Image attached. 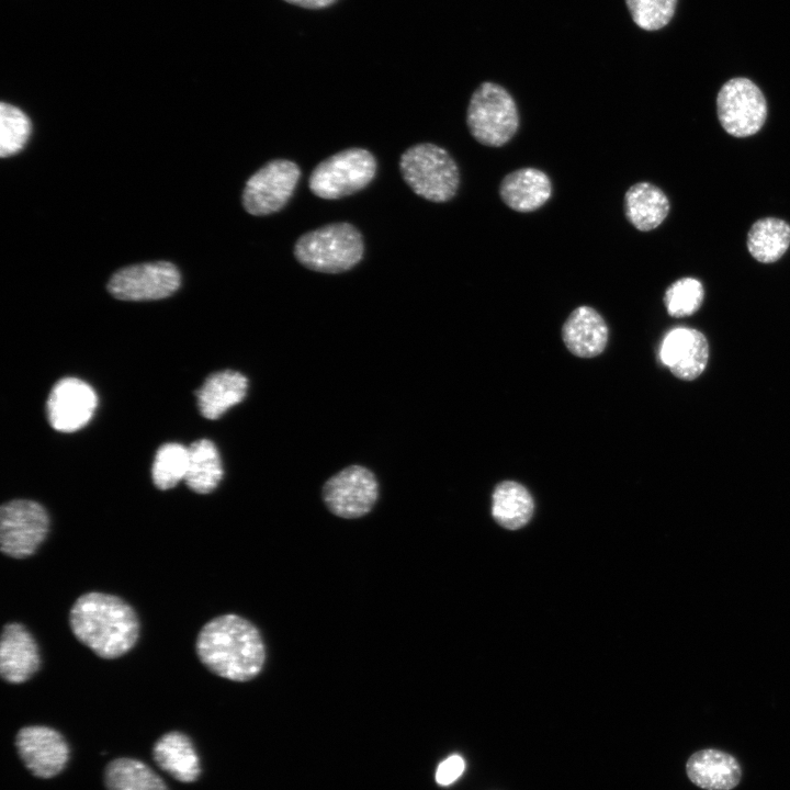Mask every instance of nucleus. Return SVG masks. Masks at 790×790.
Segmentation results:
<instances>
[{
  "instance_id": "obj_1",
  "label": "nucleus",
  "mask_w": 790,
  "mask_h": 790,
  "mask_svg": "<svg viewBox=\"0 0 790 790\" xmlns=\"http://www.w3.org/2000/svg\"><path fill=\"white\" fill-rule=\"evenodd\" d=\"M195 650L201 663L213 674L233 681L256 678L266 663V645L249 620L226 613L204 624Z\"/></svg>"
},
{
  "instance_id": "obj_2",
  "label": "nucleus",
  "mask_w": 790,
  "mask_h": 790,
  "mask_svg": "<svg viewBox=\"0 0 790 790\" xmlns=\"http://www.w3.org/2000/svg\"><path fill=\"white\" fill-rule=\"evenodd\" d=\"M74 635L102 658H117L137 642L139 622L134 609L117 596L91 591L72 605Z\"/></svg>"
},
{
  "instance_id": "obj_3",
  "label": "nucleus",
  "mask_w": 790,
  "mask_h": 790,
  "mask_svg": "<svg viewBox=\"0 0 790 790\" xmlns=\"http://www.w3.org/2000/svg\"><path fill=\"white\" fill-rule=\"evenodd\" d=\"M364 241L350 223H331L303 234L294 245V256L305 268L323 273H340L363 258Z\"/></svg>"
},
{
  "instance_id": "obj_4",
  "label": "nucleus",
  "mask_w": 790,
  "mask_h": 790,
  "mask_svg": "<svg viewBox=\"0 0 790 790\" xmlns=\"http://www.w3.org/2000/svg\"><path fill=\"white\" fill-rule=\"evenodd\" d=\"M399 170L407 185L431 202H448L459 188L460 173L451 155L443 148L420 143L400 156Z\"/></svg>"
},
{
  "instance_id": "obj_5",
  "label": "nucleus",
  "mask_w": 790,
  "mask_h": 790,
  "mask_svg": "<svg viewBox=\"0 0 790 790\" xmlns=\"http://www.w3.org/2000/svg\"><path fill=\"white\" fill-rule=\"evenodd\" d=\"M466 122L478 143L492 147L503 146L512 138L519 126L516 102L501 86L484 82L471 97Z\"/></svg>"
},
{
  "instance_id": "obj_6",
  "label": "nucleus",
  "mask_w": 790,
  "mask_h": 790,
  "mask_svg": "<svg viewBox=\"0 0 790 790\" xmlns=\"http://www.w3.org/2000/svg\"><path fill=\"white\" fill-rule=\"evenodd\" d=\"M376 169V159L371 151L347 148L320 161L308 178V187L320 199H341L366 188Z\"/></svg>"
},
{
  "instance_id": "obj_7",
  "label": "nucleus",
  "mask_w": 790,
  "mask_h": 790,
  "mask_svg": "<svg viewBox=\"0 0 790 790\" xmlns=\"http://www.w3.org/2000/svg\"><path fill=\"white\" fill-rule=\"evenodd\" d=\"M49 530L45 508L30 499H13L0 508V548L10 557L24 558L37 550Z\"/></svg>"
},
{
  "instance_id": "obj_8",
  "label": "nucleus",
  "mask_w": 790,
  "mask_h": 790,
  "mask_svg": "<svg viewBox=\"0 0 790 790\" xmlns=\"http://www.w3.org/2000/svg\"><path fill=\"white\" fill-rule=\"evenodd\" d=\"M718 119L723 129L734 137L756 134L767 117V102L760 89L749 79L738 77L726 81L716 97Z\"/></svg>"
},
{
  "instance_id": "obj_9",
  "label": "nucleus",
  "mask_w": 790,
  "mask_h": 790,
  "mask_svg": "<svg viewBox=\"0 0 790 790\" xmlns=\"http://www.w3.org/2000/svg\"><path fill=\"white\" fill-rule=\"evenodd\" d=\"M301 178L300 167L287 159H273L246 182L242 205L247 213L264 216L281 211L293 195Z\"/></svg>"
},
{
  "instance_id": "obj_10",
  "label": "nucleus",
  "mask_w": 790,
  "mask_h": 790,
  "mask_svg": "<svg viewBox=\"0 0 790 790\" xmlns=\"http://www.w3.org/2000/svg\"><path fill=\"white\" fill-rule=\"evenodd\" d=\"M377 497L379 484L374 474L361 465L341 470L323 487V499L329 511L345 519L365 516Z\"/></svg>"
},
{
  "instance_id": "obj_11",
  "label": "nucleus",
  "mask_w": 790,
  "mask_h": 790,
  "mask_svg": "<svg viewBox=\"0 0 790 790\" xmlns=\"http://www.w3.org/2000/svg\"><path fill=\"white\" fill-rule=\"evenodd\" d=\"M180 282L179 270L171 262H146L116 271L108 290L122 301H153L172 295Z\"/></svg>"
},
{
  "instance_id": "obj_12",
  "label": "nucleus",
  "mask_w": 790,
  "mask_h": 790,
  "mask_svg": "<svg viewBox=\"0 0 790 790\" xmlns=\"http://www.w3.org/2000/svg\"><path fill=\"white\" fill-rule=\"evenodd\" d=\"M15 747L27 770L42 779L59 775L70 756L65 737L57 730L45 725L21 727L15 735Z\"/></svg>"
},
{
  "instance_id": "obj_13",
  "label": "nucleus",
  "mask_w": 790,
  "mask_h": 790,
  "mask_svg": "<svg viewBox=\"0 0 790 790\" xmlns=\"http://www.w3.org/2000/svg\"><path fill=\"white\" fill-rule=\"evenodd\" d=\"M97 403V394L88 383L77 377H64L53 386L48 395V421L57 431H76L89 422Z\"/></svg>"
},
{
  "instance_id": "obj_14",
  "label": "nucleus",
  "mask_w": 790,
  "mask_h": 790,
  "mask_svg": "<svg viewBox=\"0 0 790 790\" xmlns=\"http://www.w3.org/2000/svg\"><path fill=\"white\" fill-rule=\"evenodd\" d=\"M661 359L678 379L691 381L707 366L709 345L703 334L691 328H676L663 340Z\"/></svg>"
},
{
  "instance_id": "obj_15",
  "label": "nucleus",
  "mask_w": 790,
  "mask_h": 790,
  "mask_svg": "<svg viewBox=\"0 0 790 790\" xmlns=\"http://www.w3.org/2000/svg\"><path fill=\"white\" fill-rule=\"evenodd\" d=\"M41 658L33 635L21 623H7L0 641V674L10 684L29 680L40 668Z\"/></svg>"
},
{
  "instance_id": "obj_16",
  "label": "nucleus",
  "mask_w": 790,
  "mask_h": 790,
  "mask_svg": "<svg viewBox=\"0 0 790 790\" xmlns=\"http://www.w3.org/2000/svg\"><path fill=\"white\" fill-rule=\"evenodd\" d=\"M686 774L695 786L703 790H733L740 785L743 771L732 754L703 748L690 755Z\"/></svg>"
},
{
  "instance_id": "obj_17",
  "label": "nucleus",
  "mask_w": 790,
  "mask_h": 790,
  "mask_svg": "<svg viewBox=\"0 0 790 790\" xmlns=\"http://www.w3.org/2000/svg\"><path fill=\"white\" fill-rule=\"evenodd\" d=\"M156 765L179 782L191 783L201 775L200 758L191 738L170 731L161 735L153 746Z\"/></svg>"
},
{
  "instance_id": "obj_18",
  "label": "nucleus",
  "mask_w": 790,
  "mask_h": 790,
  "mask_svg": "<svg viewBox=\"0 0 790 790\" xmlns=\"http://www.w3.org/2000/svg\"><path fill=\"white\" fill-rule=\"evenodd\" d=\"M562 337L567 349L580 358L600 354L608 341V327L600 314L589 306L577 307L566 319Z\"/></svg>"
},
{
  "instance_id": "obj_19",
  "label": "nucleus",
  "mask_w": 790,
  "mask_h": 790,
  "mask_svg": "<svg viewBox=\"0 0 790 790\" xmlns=\"http://www.w3.org/2000/svg\"><path fill=\"white\" fill-rule=\"evenodd\" d=\"M247 388L248 380L240 372L224 370L212 373L195 392L201 415L211 420L219 418L245 398Z\"/></svg>"
},
{
  "instance_id": "obj_20",
  "label": "nucleus",
  "mask_w": 790,
  "mask_h": 790,
  "mask_svg": "<svg viewBox=\"0 0 790 790\" xmlns=\"http://www.w3.org/2000/svg\"><path fill=\"white\" fill-rule=\"evenodd\" d=\"M551 193L549 177L535 168H521L507 174L499 189L505 204L518 212L538 210L550 199Z\"/></svg>"
},
{
  "instance_id": "obj_21",
  "label": "nucleus",
  "mask_w": 790,
  "mask_h": 790,
  "mask_svg": "<svg viewBox=\"0 0 790 790\" xmlns=\"http://www.w3.org/2000/svg\"><path fill=\"white\" fill-rule=\"evenodd\" d=\"M625 215L629 222L641 232L658 227L669 212L666 194L650 182L632 185L624 195Z\"/></svg>"
},
{
  "instance_id": "obj_22",
  "label": "nucleus",
  "mask_w": 790,
  "mask_h": 790,
  "mask_svg": "<svg viewBox=\"0 0 790 790\" xmlns=\"http://www.w3.org/2000/svg\"><path fill=\"white\" fill-rule=\"evenodd\" d=\"M188 450L185 484L198 494L213 492L224 474L217 448L211 440L200 439L191 443Z\"/></svg>"
},
{
  "instance_id": "obj_23",
  "label": "nucleus",
  "mask_w": 790,
  "mask_h": 790,
  "mask_svg": "<svg viewBox=\"0 0 790 790\" xmlns=\"http://www.w3.org/2000/svg\"><path fill=\"white\" fill-rule=\"evenodd\" d=\"M103 781L106 790H169L147 764L129 757L110 760L104 768Z\"/></svg>"
},
{
  "instance_id": "obj_24",
  "label": "nucleus",
  "mask_w": 790,
  "mask_h": 790,
  "mask_svg": "<svg viewBox=\"0 0 790 790\" xmlns=\"http://www.w3.org/2000/svg\"><path fill=\"white\" fill-rule=\"evenodd\" d=\"M534 509L533 499L524 486L506 481L493 494L492 514L504 528L516 530L529 522Z\"/></svg>"
},
{
  "instance_id": "obj_25",
  "label": "nucleus",
  "mask_w": 790,
  "mask_h": 790,
  "mask_svg": "<svg viewBox=\"0 0 790 790\" xmlns=\"http://www.w3.org/2000/svg\"><path fill=\"white\" fill-rule=\"evenodd\" d=\"M790 246V225L783 219L765 217L756 221L747 235V249L763 263L779 260Z\"/></svg>"
},
{
  "instance_id": "obj_26",
  "label": "nucleus",
  "mask_w": 790,
  "mask_h": 790,
  "mask_svg": "<svg viewBox=\"0 0 790 790\" xmlns=\"http://www.w3.org/2000/svg\"><path fill=\"white\" fill-rule=\"evenodd\" d=\"M189 450L180 443H165L156 452L151 467L155 486L161 490L174 487L184 479Z\"/></svg>"
},
{
  "instance_id": "obj_27",
  "label": "nucleus",
  "mask_w": 790,
  "mask_h": 790,
  "mask_svg": "<svg viewBox=\"0 0 790 790\" xmlns=\"http://www.w3.org/2000/svg\"><path fill=\"white\" fill-rule=\"evenodd\" d=\"M31 123L29 117L18 108L1 103L0 105V155L2 158L19 153L29 138Z\"/></svg>"
},
{
  "instance_id": "obj_28",
  "label": "nucleus",
  "mask_w": 790,
  "mask_h": 790,
  "mask_svg": "<svg viewBox=\"0 0 790 790\" xmlns=\"http://www.w3.org/2000/svg\"><path fill=\"white\" fill-rule=\"evenodd\" d=\"M703 295V286L699 280L681 278L667 287L664 302L670 316L684 317L692 315L700 308Z\"/></svg>"
},
{
  "instance_id": "obj_29",
  "label": "nucleus",
  "mask_w": 790,
  "mask_h": 790,
  "mask_svg": "<svg viewBox=\"0 0 790 790\" xmlns=\"http://www.w3.org/2000/svg\"><path fill=\"white\" fill-rule=\"evenodd\" d=\"M625 3L637 26L656 31L672 20L677 0H625Z\"/></svg>"
},
{
  "instance_id": "obj_30",
  "label": "nucleus",
  "mask_w": 790,
  "mask_h": 790,
  "mask_svg": "<svg viewBox=\"0 0 790 790\" xmlns=\"http://www.w3.org/2000/svg\"><path fill=\"white\" fill-rule=\"evenodd\" d=\"M464 767L463 758L459 755H452L439 764L436 771V781L440 786H448L462 775Z\"/></svg>"
},
{
  "instance_id": "obj_31",
  "label": "nucleus",
  "mask_w": 790,
  "mask_h": 790,
  "mask_svg": "<svg viewBox=\"0 0 790 790\" xmlns=\"http://www.w3.org/2000/svg\"><path fill=\"white\" fill-rule=\"evenodd\" d=\"M291 4L300 5L307 9H321L329 7L337 0H284Z\"/></svg>"
}]
</instances>
